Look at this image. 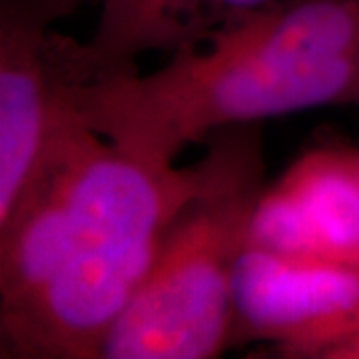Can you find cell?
Wrapping results in <instances>:
<instances>
[{
    "mask_svg": "<svg viewBox=\"0 0 359 359\" xmlns=\"http://www.w3.org/2000/svg\"><path fill=\"white\" fill-rule=\"evenodd\" d=\"M200 162L130 154L68 108L0 222V358L100 359Z\"/></svg>",
    "mask_w": 359,
    "mask_h": 359,
    "instance_id": "cell-1",
    "label": "cell"
},
{
    "mask_svg": "<svg viewBox=\"0 0 359 359\" xmlns=\"http://www.w3.org/2000/svg\"><path fill=\"white\" fill-rule=\"evenodd\" d=\"M335 104H359V0H276L172 52L150 74L70 94L84 126L160 164L222 128Z\"/></svg>",
    "mask_w": 359,
    "mask_h": 359,
    "instance_id": "cell-2",
    "label": "cell"
},
{
    "mask_svg": "<svg viewBox=\"0 0 359 359\" xmlns=\"http://www.w3.org/2000/svg\"><path fill=\"white\" fill-rule=\"evenodd\" d=\"M204 144L200 182L100 359H214L230 349L233 278L266 186L262 122L222 128Z\"/></svg>",
    "mask_w": 359,
    "mask_h": 359,
    "instance_id": "cell-3",
    "label": "cell"
},
{
    "mask_svg": "<svg viewBox=\"0 0 359 359\" xmlns=\"http://www.w3.org/2000/svg\"><path fill=\"white\" fill-rule=\"evenodd\" d=\"M84 0H0V222L34 178L52 134L84 84L78 40L52 25Z\"/></svg>",
    "mask_w": 359,
    "mask_h": 359,
    "instance_id": "cell-4",
    "label": "cell"
},
{
    "mask_svg": "<svg viewBox=\"0 0 359 359\" xmlns=\"http://www.w3.org/2000/svg\"><path fill=\"white\" fill-rule=\"evenodd\" d=\"M290 359H359V268L245 248L231 290L230 347Z\"/></svg>",
    "mask_w": 359,
    "mask_h": 359,
    "instance_id": "cell-5",
    "label": "cell"
},
{
    "mask_svg": "<svg viewBox=\"0 0 359 359\" xmlns=\"http://www.w3.org/2000/svg\"><path fill=\"white\" fill-rule=\"evenodd\" d=\"M248 248L308 264L359 268V150L325 140L257 198Z\"/></svg>",
    "mask_w": 359,
    "mask_h": 359,
    "instance_id": "cell-6",
    "label": "cell"
},
{
    "mask_svg": "<svg viewBox=\"0 0 359 359\" xmlns=\"http://www.w3.org/2000/svg\"><path fill=\"white\" fill-rule=\"evenodd\" d=\"M276 0H126L110 25L96 26L88 42H78L86 84L136 70L146 52H176L196 46L233 16Z\"/></svg>",
    "mask_w": 359,
    "mask_h": 359,
    "instance_id": "cell-7",
    "label": "cell"
},
{
    "mask_svg": "<svg viewBox=\"0 0 359 359\" xmlns=\"http://www.w3.org/2000/svg\"><path fill=\"white\" fill-rule=\"evenodd\" d=\"M102 4V11H100V20H98V26L110 25L114 20L118 14L122 13L126 0H100Z\"/></svg>",
    "mask_w": 359,
    "mask_h": 359,
    "instance_id": "cell-8",
    "label": "cell"
},
{
    "mask_svg": "<svg viewBox=\"0 0 359 359\" xmlns=\"http://www.w3.org/2000/svg\"><path fill=\"white\" fill-rule=\"evenodd\" d=\"M358 108H359V104H358Z\"/></svg>",
    "mask_w": 359,
    "mask_h": 359,
    "instance_id": "cell-9",
    "label": "cell"
}]
</instances>
